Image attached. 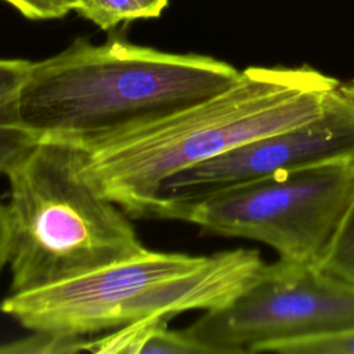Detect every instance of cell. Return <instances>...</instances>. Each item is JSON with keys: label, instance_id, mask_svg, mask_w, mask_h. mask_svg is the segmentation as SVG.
Segmentation results:
<instances>
[{"label": "cell", "instance_id": "6da1fadb", "mask_svg": "<svg viewBox=\"0 0 354 354\" xmlns=\"http://www.w3.org/2000/svg\"><path fill=\"white\" fill-rule=\"evenodd\" d=\"M231 64L109 36L101 44L77 37L30 64L19 91L21 124L37 142L91 151L149 127L234 84Z\"/></svg>", "mask_w": 354, "mask_h": 354}, {"label": "cell", "instance_id": "7a4b0ae2", "mask_svg": "<svg viewBox=\"0 0 354 354\" xmlns=\"http://www.w3.org/2000/svg\"><path fill=\"white\" fill-rule=\"evenodd\" d=\"M340 82L313 66H249L221 93L129 136L83 151L90 183L131 218H148L173 174L319 116Z\"/></svg>", "mask_w": 354, "mask_h": 354}, {"label": "cell", "instance_id": "3957f363", "mask_svg": "<svg viewBox=\"0 0 354 354\" xmlns=\"http://www.w3.org/2000/svg\"><path fill=\"white\" fill-rule=\"evenodd\" d=\"M79 147L40 141L8 176L10 293L41 289L147 248L130 216L82 170Z\"/></svg>", "mask_w": 354, "mask_h": 354}, {"label": "cell", "instance_id": "277c9868", "mask_svg": "<svg viewBox=\"0 0 354 354\" xmlns=\"http://www.w3.org/2000/svg\"><path fill=\"white\" fill-rule=\"evenodd\" d=\"M354 201V156L282 171L177 207L170 220L263 242L281 260L322 266Z\"/></svg>", "mask_w": 354, "mask_h": 354}, {"label": "cell", "instance_id": "5b68a950", "mask_svg": "<svg viewBox=\"0 0 354 354\" xmlns=\"http://www.w3.org/2000/svg\"><path fill=\"white\" fill-rule=\"evenodd\" d=\"M354 330V282L322 266L278 260L228 304L183 329L198 354L279 353Z\"/></svg>", "mask_w": 354, "mask_h": 354}, {"label": "cell", "instance_id": "8992f818", "mask_svg": "<svg viewBox=\"0 0 354 354\" xmlns=\"http://www.w3.org/2000/svg\"><path fill=\"white\" fill-rule=\"evenodd\" d=\"M354 156V98L340 86L324 112L303 124L235 147L169 177L151 209L152 220H170L181 206L282 171Z\"/></svg>", "mask_w": 354, "mask_h": 354}, {"label": "cell", "instance_id": "52a82bcc", "mask_svg": "<svg viewBox=\"0 0 354 354\" xmlns=\"http://www.w3.org/2000/svg\"><path fill=\"white\" fill-rule=\"evenodd\" d=\"M205 256L144 252L25 293H8L0 313L32 332L64 337L116 328L122 307L149 285L196 267Z\"/></svg>", "mask_w": 354, "mask_h": 354}, {"label": "cell", "instance_id": "ba28073f", "mask_svg": "<svg viewBox=\"0 0 354 354\" xmlns=\"http://www.w3.org/2000/svg\"><path fill=\"white\" fill-rule=\"evenodd\" d=\"M264 266L253 249L205 256L196 267L158 281L129 300L119 311L116 328L144 319L167 321L189 310L223 307L250 286Z\"/></svg>", "mask_w": 354, "mask_h": 354}, {"label": "cell", "instance_id": "9c48e42d", "mask_svg": "<svg viewBox=\"0 0 354 354\" xmlns=\"http://www.w3.org/2000/svg\"><path fill=\"white\" fill-rule=\"evenodd\" d=\"M32 61L0 58V174L8 176L37 145L19 119V91Z\"/></svg>", "mask_w": 354, "mask_h": 354}, {"label": "cell", "instance_id": "30bf717a", "mask_svg": "<svg viewBox=\"0 0 354 354\" xmlns=\"http://www.w3.org/2000/svg\"><path fill=\"white\" fill-rule=\"evenodd\" d=\"M82 351L90 353H166V354H198L183 330H171L166 319H144L118 328L116 332L97 340L86 342Z\"/></svg>", "mask_w": 354, "mask_h": 354}, {"label": "cell", "instance_id": "8fae6325", "mask_svg": "<svg viewBox=\"0 0 354 354\" xmlns=\"http://www.w3.org/2000/svg\"><path fill=\"white\" fill-rule=\"evenodd\" d=\"M72 11L93 22L101 30H112L120 24L155 19L170 0H71Z\"/></svg>", "mask_w": 354, "mask_h": 354}, {"label": "cell", "instance_id": "7c38bea8", "mask_svg": "<svg viewBox=\"0 0 354 354\" xmlns=\"http://www.w3.org/2000/svg\"><path fill=\"white\" fill-rule=\"evenodd\" d=\"M322 267L354 282V201Z\"/></svg>", "mask_w": 354, "mask_h": 354}, {"label": "cell", "instance_id": "4fadbf2b", "mask_svg": "<svg viewBox=\"0 0 354 354\" xmlns=\"http://www.w3.org/2000/svg\"><path fill=\"white\" fill-rule=\"evenodd\" d=\"M84 340L82 337H64L44 332L0 346V353H79Z\"/></svg>", "mask_w": 354, "mask_h": 354}, {"label": "cell", "instance_id": "5bb4252c", "mask_svg": "<svg viewBox=\"0 0 354 354\" xmlns=\"http://www.w3.org/2000/svg\"><path fill=\"white\" fill-rule=\"evenodd\" d=\"M281 354H354V330L290 344Z\"/></svg>", "mask_w": 354, "mask_h": 354}, {"label": "cell", "instance_id": "9a60e30c", "mask_svg": "<svg viewBox=\"0 0 354 354\" xmlns=\"http://www.w3.org/2000/svg\"><path fill=\"white\" fill-rule=\"evenodd\" d=\"M32 21L64 18L72 11L71 0H3Z\"/></svg>", "mask_w": 354, "mask_h": 354}, {"label": "cell", "instance_id": "2e32d148", "mask_svg": "<svg viewBox=\"0 0 354 354\" xmlns=\"http://www.w3.org/2000/svg\"><path fill=\"white\" fill-rule=\"evenodd\" d=\"M11 241H12V227H11L8 203H3L0 201V272L4 268V266L10 261Z\"/></svg>", "mask_w": 354, "mask_h": 354}, {"label": "cell", "instance_id": "e0dca14e", "mask_svg": "<svg viewBox=\"0 0 354 354\" xmlns=\"http://www.w3.org/2000/svg\"><path fill=\"white\" fill-rule=\"evenodd\" d=\"M340 90H342V93H344L346 95L354 98V76L350 77L348 80L340 83Z\"/></svg>", "mask_w": 354, "mask_h": 354}]
</instances>
